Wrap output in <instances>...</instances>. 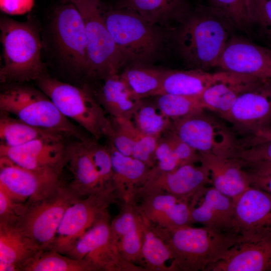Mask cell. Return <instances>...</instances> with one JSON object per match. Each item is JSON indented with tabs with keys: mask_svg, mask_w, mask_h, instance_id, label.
<instances>
[{
	"mask_svg": "<svg viewBox=\"0 0 271 271\" xmlns=\"http://www.w3.org/2000/svg\"><path fill=\"white\" fill-rule=\"evenodd\" d=\"M61 134L10 147L0 144V157L24 168L60 175L66 164L67 146Z\"/></svg>",
	"mask_w": 271,
	"mask_h": 271,
	"instance_id": "9a60e30c",
	"label": "cell"
},
{
	"mask_svg": "<svg viewBox=\"0 0 271 271\" xmlns=\"http://www.w3.org/2000/svg\"><path fill=\"white\" fill-rule=\"evenodd\" d=\"M204 110L173 120L170 129L199 154L233 157L239 144L233 132Z\"/></svg>",
	"mask_w": 271,
	"mask_h": 271,
	"instance_id": "30bf717a",
	"label": "cell"
},
{
	"mask_svg": "<svg viewBox=\"0 0 271 271\" xmlns=\"http://www.w3.org/2000/svg\"><path fill=\"white\" fill-rule=\"evenodd\" d=\"M216 67L222 71L271 79V50L232 35Z\"/></svg>",
	"mask_w": 271,
	"mask_h": 271,
	"instance_id": "ac0fdd59",
	"label": "cell"
},
{
	"mask_svg": "<svg viewBox=\"0 0 271 271\" xmlns=\"http://www.w3.org/2000/svg\"><path fill=\"white\" fill-rule=\"evenodd\" d=\"M250 33L271 50V0H248Z\"/></svg>",
	"mask_w": 271,
	"mask_h": 271,
	"instance_id": "8d00e7d4",
	"label": "cell"
},
{
	"mask_svg": "<svg viewBox=\"0 0 271 271\" xmlns=\"http://www.w3.org/2000/svg\"><path fill=\"white\" fill-rule=\"evenodd\" d=\"M103 80L96 98L106 113L111 118L132 119L141 99L131 93L119 73Z\"/></svg>",
	"mask_w": 271,
	"mask_h": 271,
	"instance_id": "83f0119b",
	"label": "cell"
},
{
	"mask_svg": "<svg viewBox=\"0 0 271 271\" xmlns=\"http://www.w3.org/2000/svg\"><path fill=\"white\" fill-rule=\"evenodd\" d=\"M143 217L140 266L145 271H175L173 257L169 247L153 225Z\"/></svg>",
	"mask_w": 271,
	"mask_h": 271,
	"instance_id": "f546056e",
	"label": "cell"
},
{
	"mask_svg": "<svg viewBox=\"0 0 271 271\" xmlns=\"http://www.w3.org/2000/svg\"><path fill=\"white\" fill-rule=\"evenodd\" d=\"M199 163L208 170L211 185L228 197L235 199L250 187L242 162L235 157L199 154Z\"/></svg>",
	"mask_w": 271,
	"mask_h": 271,
	"instance_id": "44dd1931",
	"label": "cell"
},
{
	"mask_svg": "<svg viewBox=\"0 0 271 271\" xmlns=\"http://www.w3.org/2000/svg\"><path fill=\"white\" fill-rule=\"evenodd\" d=\"M103 18L123 58L125 66L151 64L165 42L163 28L152 24L136 12L118 7L104 10Z\"/></svg>",
	"mask_w": 271,
	"mask_h": 271,
	"instance_id": "277c9868",
	"label": "cell"
},
{
	"mask_svg": "<svg viewBox=\"0 0 271 271\" xmlns=\"http://www.w3.org/2000/svg\"><path fill=\"white\" fill-rule=\"evenodd\" d=\"M0 31L2 83L37 80L45 74L40 34L33 22H20L3 16Z\"/></svg>",
	"mask_w": 271,
	"mask_h": 271,
	"instance_id": "3957f363",
	"label": "cell"
},
{
	"mask_svg": "<svg viewBox=\"0 0 271 271\" xmlns=\"http://www.w3.org/2000/svg\"><path fill=\"white\" fill-rule=\"evenodd\" d=\"M118 200L113 187L78 199L65 211L50 249L66 255L88 230L109 216V207Z\"/></svg>",
	"mask_w": 271,
	"mask_h": 271,
	"instance_id": "ba28073f",
	"label": "cell"
},
{
	"mask_svg": "<svg viewBox=\"0 0 271 271\" xmlns=\"http://www.w3.org/2000/svg\"><path fill=\"white\" fill-rule=\"evenodd\" d=\"M227 73L225 71L211 73L196 69H169L157 95L170 94L198 96L209 86L224 78Z\"/></svg>",
	"mask_w": 271,
	"mask_h": 271,
	"instance_id": "4316f807",
	"label": "cell"
},
{
	"mask_svg": "<svg viewBox=\"0 0 271 271\" xmlns=\"http://www.w3.org/2000/svg\"><path fill=\"white\" fill-rule=\"evenodd\" d=\"M107 146L111 156L113 187L119 200L136 201L135 191L145 182L151 168L138 159L119 153L109 142Z\"/></svg>",
	"mask_w": 271,
	"mask_h": 271,
	"instance_id": "484cf974",
	"label": "cell"
},
{
	"mask_svg": "<svg viewBox=\"0 0 271 271\" xmlns=\"http://www.w3.org/2000/svg\"><path fill=\"white\" fill-rule=\"evenodd\" d=\"M29 206L15 201L0 188V222L17 225Z\"/></svg>",
	"mask_w": 271,
	"mask_h": 271,
	"instance_id": "b9f144b4",
	"label": "cell"
},
{
	"mask_svg": "<svg viewBox=\"0 0 271 271\" xmlns=\"http://www.w3.org/2000/svg\"><path fill=\"white\" fill-rule=\"evenodd\" d=\"M169 70L151 64H137L125 66L119 74L131 93L142 99L157 95Z\"/></svg>",
	"mask_w": 271,
	"mask_h": 271,
	"instance_id": "4dcf8cb0",
	"label": "cell"
},
{
	"mask_svg": "<svg viewBox=\"0 0 271 271\" xmlns=\"http://www.w3.org/2000/svg\"><path fill=\"white\" fill-rule=\"evenodd\" d=\"M208 271H271V236L237 243Z\"/></svg>",
	"mask_w": 271,
	"mask_h": 271,
	"instance_id": "603a6c76",
	"label": "cell"
},
{
	"mask_svg": "<svg viewBox=\"0 0 271 271\" xmlns=\"http://www.w3.org/2000/svg\"><path fill=\"white\" fill-rule=\"evenodd\" d=\"M111 227L123 257L140 266L144 217L136 201L122 202L118 213L111 220Z\"/></svg>",
	"mask_w": 271,
	"mask_h": 271,
	"instance_id": "7402d4cb",
	"label": "cell"
},
{
	"mask_svg": "<svg viewBox=\"0 0 271 271\" xmlns=\"http://www.w3.org/2000/svg\"><path fill=\"white\" fill-rule=\"evenodd\" d=\"M88 140H78L67 146L65 166L72 176L68 188L78 198L106 189L101 186L87 145Z\"/></svg>",
	"mask_w": 271,
	"mask_h": 271,
	"instance_id": "d4e9b609",
	"label": "cell"
},
{
	"mask_svg": "<svg viewBox=\"0 0 271 271\" xmlns=\"http://www.w3.org/2000/svg\"><path fill=\"white\" fill-rule=\"evenodd\" d=\"M198 96L163 94L155 96V102L161 112L173 121L204 110Z\"/></svg>",
	"mask_w": 271,
	"mask_h": 271,
	"instance_id": "d590c367",
	"label": "cell"
},
{
	"mask_svg": "<svg viewBox=\"0 0 271 271\" xmlns=\"http://www.w3.org/2000/svg\"><path fill=\"white\" fill-rule=\"evenodd\" d=\"M248 173L256 175H271V162H260L243 164Z\"/></svg>",
	"mask_w": 271,
	"mask_h": 271,
	"instance_id": "bcb514c9",
	"label": "cell"
},
{
	"mask_svg": "<svg viewBox=\"0 0 271 271\" xmlns=\"http://www.w3.org/2000/svg\"><path fill=\"white\" fill-rule=\"evenodd\" d=\"M55 50L71 69L89 76L90 64L82 17L70 2L57 7L50 25Z\"/></svg>",
	"mask_w": 271,
	"mask_h": 271,
	"instance_id": "9c48e42d",
	"label": "cell"
},
{
	"mask_svg": "<svg viewBox=\"0 0 271 271\" xmlns=\"http://www.w3.org/2000/svg\"><path fill=\"white\" fill-rule=\"evenodd\" d=\"M233 157L239 159L243 164L271 162V141L238 146Z\"/></svg>",
	"mask_w": 271,
	"mask_h": 271,
	"instance_id": "7bdbcfd3",
	"label": "cell"
},
{
	"mask_svg": "<svg viewBox=\"0 0 271 271\" xmlns=\"http://www.w3.org/2000/svg\"><path fill=\"white\" fill-rule=\"evenodd\" d=\"M267 141H271V123L254 134L245 138L240 145L241 146H247Z\"/></svg>",
	"mask_w": 271,
	"mask_h": 271,
	"instance_id": "f6af8a7d",
	"label": "cell"
},
{
	"mask_svg": "<svg viewBox=\"0 0 271 271\" xmlns=\"http://www.w3.org/2000/svg\"><path fill=\"white\" fill-rule=\"evenodd\" d=\"M97 140L87 141L93 163L103 188L113 187L111 156L107 146L99 144Z\"/></svg>",
	"mask_w": 271,
	"mask_h": 271,
	"instance_id": "f35d334b",
	"label": "cell"
},
{
	"mask_svg": "<svg viewBox=\"0 0 271 271\" xmlns=\"http://www.w3.org/2000/svg\"><path fill=\"white\" fill-rule=\"evenodd\" d=\"M1 271H21L19 265L0 261Z\"/></svg>",
	"mask_w": 271,
	"mask_h": 271,
	"instance_id": "c3c4849f",
	"label": "cell"
},
{
	"mask_svg": "<svg viewBox=\"0 0 271 271\" xmlns=\"http://www.w3.org/2000/svg\"><path fill=\"white\" fill-rule=\"evenodd\" d=\"M248 174L251 186L261 189L271 194V175H256L249 173Z\"/></svg>",
	"mask_w": 271,
	"mask_h": 271,
	"instance_id": "7dc6e473",
	"label": "cell"
},
{
	"mask_svg": "<svg viewBox=\"0 0 271 271\" xmlns=\"http://www.w3.org/2000/svg\"><path fill=\"white\" fill-rule=\"evenodd\" d=\"M172 29L171 40L180 58L190 69L216 67L234 26L212 7L189 8Z\"/></svg>",
	"mask_w": 271,
	"mask_h": 271,
	"instance_id": "6da1fadb",
	"label": "cell"
},
{
	"mask_svg": "<svg viewBox=\"0 0 271 271\" xmlns=\"http://www.w3.org/2000/svg\"><path fill=\"white\" fill-rule=\"evenodd\" d=\"M263 78L228 72L222 79L207 88L199 96L201 107L223 115L238 97L259 84Z\"/></svg>",
	"mask_w": 271,
	"mask_h": 271,
	"instance_id": "cb8c5ba5",
	"label": "cell"
},
{
	"mask_svg": "<svg viewBox=\"0 0 271 271\" xmlns=\"http://www.w3.org/2000/svg\"><path fill=\"white\" fill-rule=\"evenodd\" d=\"M55 134H60L37 127L16 117L14 118L9 114L1 112V145L10 147H17L38 139Z\"/></svg>",
	"mask_w": 271,
	"mask_h": 271,
	"instance_id": "836d02e7",
	"label": "cell"
},
{
	"mask_svg": "<svg viewBox=\"0 0 271 271\" xmlns=\"http://www.w3.org/2000/svg\"><path fill=\"white\" fill-rule=\"evenodd\" d=\"M191 222L218 232L239 234L234 199L212 186L204 187L191 198Z\"/></svg>",
	"mask_w": 271,
	"mask_h": 271,
	"instance_id": "d6986e66",
	"label": "cell"
},
{
	"mask_svg": "<svg viewBox=\"0 0 271 271\" xmlns=\"http://www.w3.org/2000/svg\"><path fill=\"white\" fill-rule=\"evenodd\" d=\"M39 250L17 225L0 222V261L20 267Z\"/></svg>",
	"mask_w": 271,
	"mask_h": 271,
	"instance_id": "1f68e13d",
	"label": "cell"
},
{
	"mask_svg": "<svg viewBox=\"0 0 271 271\" xmlns=\"http://www.w3.org/2000/svg\"><path fill=\"white\" fill-rule=\"evenodd\" d=\"M66 255L86 262L93 271H145L122 256L112 233L110 215L88 230Z\"/></svg>",
	"mask_w": 271,
	"mask_h": 271,
	"instance_id": "8fae6325",
	"label": "cell"
},
{
	"mask_svg": "<svg viewBox=\"0 0 271 271\" xmlns=\"http://www.w3.org/2000/svg\"><path fill=\"white\" fill-rule=\"evenodd\" d=\"M78 199L68 187L60 185L30 205L16 225L39 250L50 249L65 211Z\"/></svg>",
	"mask_w": 271,
	"mask_h": 271,
	"instance_id": "7c38bea8",
	"label": "cell"
},
{
	"mask_svg": "<svg viewBox=\"0 0 271 271\" xmlns=\"http://www.w3.org/2000/svg\"><path fill=\"white\" fill-rule=\"evenodd\" d=\"M235 27L250 34L251 16L248 0H209Z\"/></svg>",
	"mask_w": 271,
	"mask_h": 271,
	"instance_id": "74e56055",
	"label": "cell"
},
{
	"mask_svg": "<svg viewBox=\"0 0 271 271\" xmlns=\"http://www.w3.org/2000/svg\"><path fill=\"white\" fill-rule=\"evenodd\" d=\"M234 201L239 235L244 241H255L271 236V194L249 187Z\"/></svg>",
	"mask_w": 271,
	"mask_h": 271,
	"instance_id": "e0dca14e",
	"label": "cell"
},
{
	"mask_svg": "<svg viewBox=\"0 0 271 271\" xmlns=\"http://www.w3.org/2000/svg\"><path fill=\"white\" fill-rule=\"evenodd\" d=\"M119 7L128 9L162 28L177 23L190 8L187 0H120Z\"/></svg>",
	"mask_w": 271,
	"mask_h": 271,
	"instance_id": "f1b7e54d",
	"label": "cell"
},
{
	"mask_svg": "<svg viewBox=\"0 0 271 271\" xmlns=\"http://www.w3.org/2000/svg\"><path fill=\"white\" fill-rule=\"evenodd\" d=\"M37 81L40 89L65 117L76 122L97 141L109 136L112 129L111 119L89 90L45 74Z\"/></svg>",
	"mask_w": 271,
	"mask_h": 271,
	"instance_id": "8992f818",
	"label": "cell"
},
{
	"mask_svg": "<svg viewBox=\"0 0 271 271\" xmlns=\"http://www.w3.org/2000/svg\"><path fill=\"white\" fill-rule=\"evenodd\" d=\"M112 129L107 138L108 142L119 153L132 156L133 148V130L134 124L131 119L110 118Z\"/></svg>",
	"mask_w": 271,
	"mask_h": 271,
	"instance_id": "ab89813d",
	"label": "cell"
},
{
	"mask_svg": "<svg viewBox=\"0 0 271 271\" xmlns=\"http://www.w3.org/2000/svg\"><path fill=\"white\" fill-rule=\"evenodd\" d=\"M0 109L30 125L63 136L82 141L89 139L40 89L18 84L7 87L0 94Z\"/></svg>",
	"mask_w": 271,
	"mask_h": 271,
	"instance_id": "5b68a950",
	"label": "cell"
},
{
	"mask_svg": "<svg viewBox=\"0 0 271 271\" xmlns=\"http://www.w3.org/2000/svg\"><path fill=\"white\" fill-rule=\"evenodd\" d=\"M173 255L175 271H208L237 243L236 233H223L191 225L173 228L153 225Z\"/></svg>",
	"mask_w": 271,
	"mask_h": 271,
	"instance_id": "7a4b0ae2",
	"label": "cell"
},
{
	"mask_svg": "<svg viewBox=\"0 0 271 271\" xmlns=\"http://www.w3.org/2000/svg\"><path fill=\"white\" fill-rule=\"evenodd\" d=\"M20 268L21 271H93L86 262L52 249L38 250Z\"/></svg>",
	"mask_w": 271,
	"mask_h": 271,
	"instance_id": "d6a6232c",
	"label": "cell"
},
{
	"mask_svg": "<svg viewBox=\"0 0 271 271\" xmlns=\"http://www.w3.org/2000/svg\"><path fill=\"white\" fill-rule=\"evenodd\" d=\"M59 176L29 170L0 157V188L19 203L30 205L50 195L60 186Z\"/></svg>",
	"mask_w": 271,
	"mask_h": 271,
	"instance_id": "4fadbf2b",
	"label": "cell"
},
{
	"mask_svg": "<svg viewBox=\"0 0 271 271\" xmlns=\"http://www.w3.org/2000/svg\"><path fill=\"white\" fill-rule=\"evenodd\" d=\"M131 119L140 131L158 138L171 129L172 121L161 112L155 101L145 98L141 100Z\"/></svg>",
	"mask_w": 271,
	"mask_h": 271,
	"instance_id": "e575fe53",
	"label": "cell"
},
{
	"mask_svg": "<svg viewBox=\"0 0 271 271\" xmlns=\"http://www.w3.org/2000/svg\"><path fill=\"white\" fill-rule=\"evenodd\" d=\"M35 0H0L1 11L12 16L22 15L30 12Z\"/></svg>",
	"mask_w": 271,
	"mask_h": 271,
	"instance_id": "ee69618b",
	"label": "cell"
},
{
	"mask_svg": "<svg viewBox=\"0 0 271 271\" xmlns=\"http://www.w3.org/2000/svg\"><path fill=\"white\" fill-rule=\"evenodd\" d=\"M133 137L134 145L131 157L153 168L156 165L155 153L160 138L144 133L135 125Z\"/></svg>",
	"mask_w": 271,
	"mask_h": 271,
	"instance_id": "60d3db41",
	"label": "cell"
},
{
	"mask_svg": "<svg viewBox=\"0 0 271 271\" xmlns=\"http://www.w3.org/2000/svg\"><path fill=\"white\" fill-rule=\"evenodd\" d=\"M137 207L153 225L173 228L191 225V198L157 192L143 195Z\"/></svg>",
	"mask_w": 271,
	"mask_h": 271,
	"instance_id": "ffe728a7",
	"label": "cell"
},
{
	"mask_svg": "<svg viewBox=\"0 0 271 271\" xmlns=\"http://www.w3.org/2000/svg\"><path fill=\"white\" fill-rule=\"evenodd\" d=\"M211 185L208 170L200 164H188L169 172L151 168L145 182L134 193L135 199L149 193L163 192L191 198L200 190Z\"/></svg>",
	"mask_w": 271,
	"mask_h": 271,
	"instance_id": "2e32d148",
	"label": "cell"
},
{
	"mask_svg": "<svg viewBox=\"0 0 271 271\" xmlns=\"http://www.w3.org/2000/svg\"><path fill=\"white\" fill-rule=\"evenodd\" d=\"M83 19L90 64L89 77L103 80L125 66L121 55L105 24L100 0H67Z\"/></svg>",
	"mask_w": 271,
	"mask_h": 271,
	"instance_id": "52a82bcc",
	"label": "cell"
},
{
	"mask_svg": "<svg viewBox=\"0 0 271 271\" xmlns=\"http://www.w3.org/2000/svg\"><path fill=\"white\" fill-rule=\"evenodd\" d=\"M245 138L271 123V79H264L240 95L230 109L220 116Z\"/></svg>",
	"mask_w": 271,
	"mask_h": 271,
	"instance_id": "5bb4252c",
	"label": "cell"
}]
</instances>
